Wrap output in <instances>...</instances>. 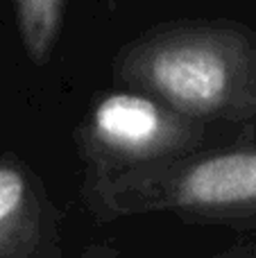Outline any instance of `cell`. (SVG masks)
<instances>
[{"label": "cell", "instance_id": "277c9868", "mask_svg": "<svg viewBox=\"0 0 256 258\" xmlns=\"http://www.w3.org/2000/svg\"><path fill=\"white\" fill-rule=\"evenodd\" d=\"M0 258H63L61 213L16 154H0Z\"/></svg>", "mask_w": 256, "mask_h": 258}, {"label": "cell", "instance_id": "3957f363", "mask_svg": "<svg viewBox=\"0 0 256 258\" xmlns=\"http://www.w3.org/2000/svg\"><path fill=\"white\" fill-rule=\"evenodd\" d=\"M211 125L136 89L95 98L73 141L84 161V179L148 170L207 147Z\"/></svg>", "mask_w": 256, "mask_h": 258}, {"label": "cell", "instance_id": "8992f818", "mask_svg": "<svg viewBox=\"0 0 256 258\" xmlns=\"http://www.w3.org/2000/svg\"><path fill=\"white\" fill-rule=\"evenodd\" d=\"M77 258H120V249L109 242H98V245H89L86 249H82Z\"/></svg>", "mask_w": 256, "mask_h": 258}, {"label": "cell", "instance_id": "52a82bcc", "mask_svg": "<svg viewBox=\"0 0 256 258\" xmlns=\"http://www.w3.org/2000/svg\"><path fill=\"white\" fill-rule=\"evenodd\" d=\"M213 258H256V240L252 242H240V245H234L229 249L220 251Z\"/></svg>", "mask_w": 256, "mask_h": 258}, {"label": "cell", "instance_id": "7a4b0ae2", "mask_svg": "<svg viewBox=\"0 0 256 258\" xmlns=\"http://www.w3.org/2000/svg\"><path fill=\"white\" fill-rule=\"evenodd\" d=\"M82 200L98 222L170 213L188 224L256 227V141L202 147L148 170L84 179Z\"/></svg>", "mask_w": 256, "mask_h": 258}, {"label": "cell", "instance_id": "5b68a950", "mask_svg": "<svg viewBox=\"0 0 256 258\" xmlns=\"http://www.w3.org/2000/svg\"><path fill=\"white\" fill-rule=\"evenodd\" d=\"M68 3L71 0H14L23 48L36 66H43L52 54Z\"/></svg>", "mask_w": 256, "mask_h": 258}, {"label": "cell", "instance_id": "6da1fadb", "mask_svg": "<svg viewBox=\"0 0 256 258\" xmlns=\"http://www.w3.org/2000/svg\"><path fill=\"white\" fill-rule=\"evenodd\" d=\"M113 80L209 125L256 122V30L222 18L172 21L127 41Z\"/></svg>", "mask_w": 256, "mask_h": 258}]
</instances>
